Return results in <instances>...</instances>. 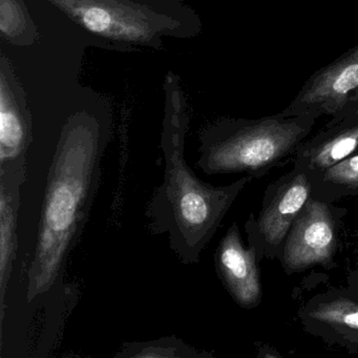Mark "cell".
<instances>
[{"instance_id":"obj_1","label":"cell","mask_w":358,"mask_h":358,"mask_svg":"<svg viewBox=\"0 0 358 358\" xmlns=\"http://www.w3.org/2000/svg\"><path fill=\"white\" fill-rule=\"evenodd\" d=\"M165 112L161 148L164 158L162 184L146 210L152 234H166L178 259L192 265L221 226L224 217L252 176L231 184L213 186L201 181L184 158L189 112L179 77L167 73L164 81Z\"/></svg>"},{"instance_id":"obj_2","label":"cell","mask_w":358,"mask_h":358,"mask_svg":"<svg viewBox=\"0 0 358 358\" xmlns=\"http://www.w3.org/2000/svg\"><path fill=\"white\" fill-rule=\"evenodd\" d=\"M103 140L101 125L87 112L73 115L62 127L45 181L28 271L29 301L49 291L62 275L64 261L93 201Z\"/></svg>"},{"instance_id":"obj_3","label":"cell","mask_w":358,"mask_h":358,"mask_svg":"<svg viewBox=\"0 0 358 358\" xmlns=\"http://www.w3.org/2000/svg\"><path fill=\"white\" fill-rule=\"evenodd\" d=\"M318 119L282 113L259 119H220L201 133L196 165L207 175L263 177L293 160Z\"/></svg>"},{"instance_id":"obj_4","label":"cell","mask_w":358,"mask_h":358,"mask_svg":"<svg viewBox=\"0 0 358 358\" xmlns=\"http://www.w3.org/2000/svg\"><path fill=\"white\" fill-rule=\"evenodd\" d=\"M94 36L120 50L161 51L163 37L199 36L200 16L181 0H45Z\"/></svg>"},{"instance_id":"obj_5","label":"cell","mask_w":358,"mask_h":358,"mask_svg":"<svg viewBox=\"0 0 358 358\" xmlns=\"http://www.w3.org/2000/svg\"><path fill=\"white\" fill-rule=\"evenodd\" d=\"M312 196L309 176L294 167L266 188L259 217L251 215L245 224L259 261L280 257L291 227Z\"/></svg>"},{"instance_id":"obj_6","label":"cell","mask_w":358,"mask_h":358,"mask_svg":"<svg viewBox=\"0 0 358 358\" xmlns=\"http://www.w3.org/2000/svg\"><path fill=\"white\" fill-rule=\"evenodd\" d=\"M334 203L316 196L308 201L282 245L280 259L288 274L310 268L335 266L338 243V213Z\"/></svg>"},{"instance_id":"obj_7","label":"cell","mask_w":358,"mask_h":358,"mask_svg":"<svg viewBox=\"0 0 358 358\" xmlns=\"http://www.w3.org/2000/svg\"><path fill=\"white\" fill-rule=\"evenodd\" d=\"M357 89L358 45L314 73L280 113L334 118L355 112L351 99Z\"/></svg>"},{"instance_id":"obj_8","label":"cell","mask_w":358,"mask_h":358,"mask_svg":"<svg viewBox=\"0 0 358 358\" xmlns=\"http://www.w3.org/2000/svg\"><path fill=\"white\" fill-rule=\"evenodd\" d=\"M303 330L330 345L358 351V296L348 288L330 289L299 311Z\"/></svg>"},{"instance_id":"obj_9","label":"cell","mask_w":358,"mask_h":358,"mask_svg":"<svg viewBox=\"0 0 358 358\" xmlns=\"http://www.w3.org/2000/svg\"><path fill=\"white\" fill-rule=\"evenodd\" d=\"M259 262L255 247L245 246L238 224H232L215 251V269L234 301L246 310L261 303Z\"/></svg>"},{"instance_id":"obj_10","label":"cell","mask_w":358,"mask_h":358,"mask_svg":"<svg viewBox=\"0 0 358 358\" xmlns=\"http://www.w3.org/2000/svg\"><path fill=\"white\" fill-rule=\"evenodd\" d=\"M33 119L24 87L5 55L0 57V165L24 158L33 142Z\"/></svg>"},{"instance_id":"obj_11","label":"cell","mask_w":358,"mask_h":358,"mask_svg":"<svg viewBox=\"0 0 358 358\" xmlns=\"http://www.w3.org/2000/svg\"><path fill=\"white\" fill-rule=\"evenodd\" d=\"M358 152V113L350 112L331 120L317 134L301 144L293 167L309 177Z\"/></svg>"},{"instance_id":"obj_12","label":"cell","mask_w":358,"mask_h":358,"mask_svg":"<svg viewBox=\"0 0 358 358\" xmlns=\"http://www.w3.org/2000/svg\"><path fill=\"white\" fill-rule=\"evenodd\" d=\"M27 177V157L0 165V299L1 315L17 246L20 194Z\"/></svg>"},{"instance_id":"obj_13","label":"cell","mask_w":358,"mask_h":358,"mask_svg":"<svg viewBox=\"0 0 358 358\" xmlns=\"http://www.w3.org/2000/svg\"><path fill=\"white\" fill-rule=\"evenodd\" d=\"M313 196L329 203L358 198V152L310 177Z\"/></svg>"},{"instance_id":"obj_14","label":"cell","mask_w":358,"mask_h":358,"mask_svg":"<svg viewBox=\"0 0 358 358\" xmlns=\"http://www.w3.org/2000/svg\"><path fill=\"white\" fill-rule=\"evenodd\" d=\"M0 35L16 47H30L39 38L24 0H0Z\"/></svg>"},{"instance_id":"obj_15","label":"cell","mask_w":358,"mask_h":358,"mask_svg":"<svg viewBox=\"0 0 358 358\" xmlns=\"http://www.w3.org/2000/svg\"><path fill=\"white\" fill-rule=\"evenodd\" d=\"M203 354L186 345L184 341L169 337L160 341L127 343L117 357L129 358H184L201 357Z\"/></svg>"},{"instance_id":"obj_16","label":"cell","mask_w":358,"mask_h":358,"mask_svg":"<svg viewBox=\"0 0 358 358\" xmlns=\"http://www.w3.org/2000/svg\"><path fill=\"white\" fill-rule=\"evenodd\" d=\"M347 284V288L358 296V265L348 275Z\"/></svg>"},{"instance_id":"obj_17","label":"cell","mask_w":358,"mask_h":358,"mask_svg":"<svg viewBox=\"0 0 358 358\" xmlns=\"http://www.w3.org/2000/svg\"><path fill=\"white\" fill-rule=\"evenodd\" d=\"M352 108L355 110L356 113H358V89L356 90L355 93H354L353 97L351 99Z\"/></svg>"},{"instance_id":"obj_18","label":"cell","mask_w":358,"mask_h":358,"mask_svg":"<svg viewBox=\"0 0 358 358\" xmlns=\"http://www.w3.org/2000/svg\"><path fill=\"white\" fill-rule=\"evenodd\" d=\"M356 253L358 255V236H357V243H356Z\"/></svg>"}]
</instances>
